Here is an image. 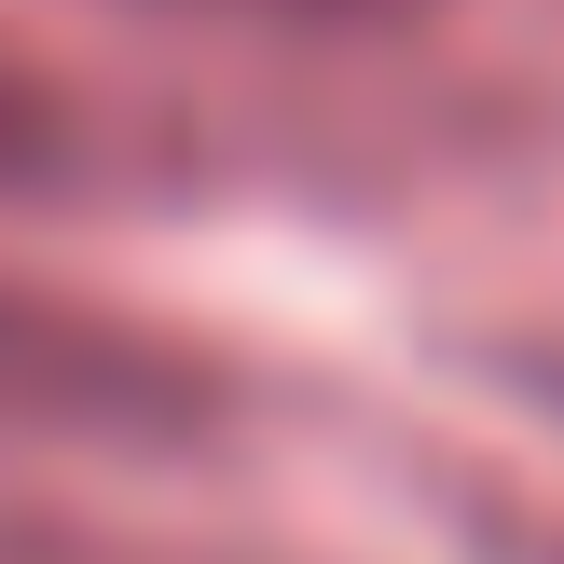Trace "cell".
I'll return each instance as SVG.
<instances>
[{
    "mask_svg": "<svg viewBox=\"0 0 564 564\" xmlns=\"http://www.w3.org/2000/svg\"><path fill=\"white\" fill-rule=\"evenodd\" d=\"M152 14H207V28H275V42H345V28H400L427 0H152Z\"/></svg>",
    "mask_w": 564,
    "mask_h": 564,
    "instance_id": "obj_4",
    "label": "cell"
},
{
    "mask_svg": "<svg viewBox=\"0 0 564 564\" xmlns=\"http://www.w3.org/2000/svg\"><path fill=\"white\" fill-rule=\"evenodd\" d=\"M69 180H97V110L42 55L0 42V193H69Z\"/></svg>",
    "mask_w": 564,
    "mask_h": 564,
    "instance_id": "obj_3",
    "label": "cell"
},
{
    "mask_svg": "<svg viewBox=\"0 0 564 564\" xmlns=\"http://www.w3.org/2000/svg\"><path fill=\"white\" fill-rule=\"evenodd\" d=\"M0 564H303V551H235V538H165V523H110L69 496L0 482Z\"/></svg>",
    "mask_w": 564,
    "mask_h": 564,
    "instance_id": "obj_2",
    "label": "cell"
},
{
    "mask_svg": "<svg viewBox=\"0 0 564 564\" xmlns=\"http://www.w3.org/2000/svg\"><path fill=\"white\" fill-rule=\"evenodd\" d=\"M235 427V358L165 317H124L110 290L0 262V441L55 455H193Z\"/></svg>",
    "mask_w": 564,
    "mask_h": 564,
    "instance_id": "obj_1",
    "label": "cell"
}]
</instances>
